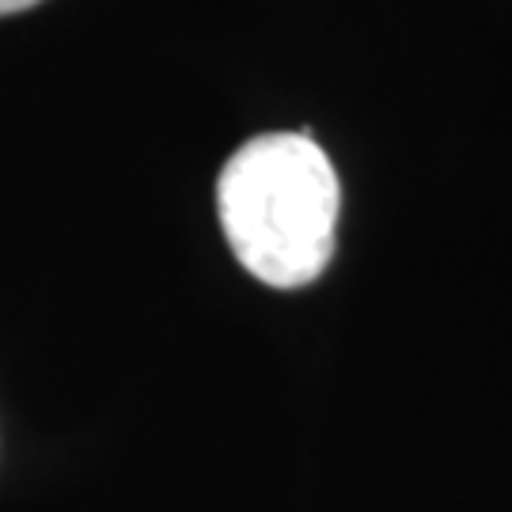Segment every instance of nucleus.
I'll use <instances>...</instances> for the list:
<instances>
[{"label":"nucleus","instance_id":"obj_1","mask_svg":"<svg viewBox=\"0 0 512 512\" xmlns=\"http://www.w3.org/2000/svg\"><path fill=\"white\" fill-rule=\"evenodd\" d=\"M338 175L308 133H262L217 179V213L239 266L270 289L311 285L334 258Z\"/></svg>","mask_w":512,"mask_h":512},{"label":"nucleus","instance_id":"obj_2","mask_svg":"<svg viewBox=\"0 0 512 512\" xmlns=\"http://www.w3.org/2000/svg\"><path fill=\"white\" fill-rule=\"evenodd\" d=\"M35 4H42V0H0V16H16L23 8H35Z\"/></svg>","mask_w":512,"mask_h":512}]
</instances>
